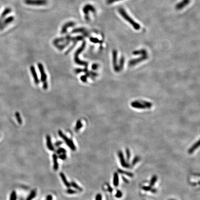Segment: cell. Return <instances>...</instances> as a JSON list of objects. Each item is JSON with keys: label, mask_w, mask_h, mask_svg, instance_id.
<instances>
[{"label": "cell", "mask_w": 200, "mask_h": 200, "mask_svg": "<svg viewBox=\"0 0 200 200\" xmlns=\"http://www.w3.org/2000/svg\"><path fill=\"white\" fill-rule=\"evenodd\" d=\"M118 12L121 16L128 22L135 29L138 30L140 28V25L138 23L136 22L134 20L132 19V18L130 16L124 9L123 8H120L118 9Z\"/></svg>", "instance_id": "1"}, {"label": "cell", "mask_w": 200, "mask_h": 200, "mask_svg": "<svg viewBox=\"0 0 200 200\" xmlns=\"http://www.w3.org/2000/svg\"><path fill=\"white\" fill-rule=\"evenodd\" d=\"M118 172L122 174H124V175H127V176L131 178H132L133 177V174L131 173V172H125L123 170H121V169H118Z\"/></svg>", "instance_id": "19"}, {"label": "cell", "mask_w": 200, "mask_h": 200, "mask_svg": "<svg viewBox=\"0 0 200 200\" xmlns=\"http://www.w3.org/2000/svg\"><path fill=\"white\" fill-rule=\"evenodd\" d=\"M14 20V17H12V16L9 17L8 18L6 19V20H4V21L3 22V24L2 25V26L3 27V25H6L7 24H9V23L12 22Z\"/></svg>", "instance_id": "20"}, {"label": "cell", "mask_w": 200, "mask_h": 200, "mask_svg": "<svg viewBox=\"0 0 200 200\" xmlns=\"http://www.w3.org/2000/svg\"><path fill=\"white\" fill-rule=\"evenodd\" d=\"M60 177L61 178L63 183L65 184V185L67 187H68V188L70 187H71V184L68 182V181H67L66 178L65 176V174L61 172V173H60Z\"/></svg>", "instance_id": "15"}, {"label": "cell", "mask_w": 200, "mask_h": 200, "mask_svg": "<svg viewBox=\"0 0 200 200\" xmlns=\"http://www.w3.org/2000/svg\"><path fill=\"white\" fill-rule=\"evenodd\" d=\"M52 200V196L51 195H48L46 197V200Z\"/></svg>", "instance_id": "39"}, {"label": "cell", "mask_w": 200, "mask_h": 200, "mask_svg": "<svg viewBox=\"0 0 200 200\" xmlns=\"http://www.w3.org/2000/svg\"><path fill=\"white\" fill-rule=\"evenodd\" d=\"M85 30L84 28H76V29H74V30H73V31H72V33H79V32H82V33H83V32H85Z\"/></svg>", "instance_id": "29"}, {"label": "cell", "mask_w": 200, "mask_h": 200, "mask_svg": "<svg viewBox=\"0 0 200 200\" xmlns=\"http://www.w3.org/2000/svg\"><path fill=\"white\" fill-rule=\"evenodd\" d=\"M200 147V140H198L197 142L193 144L191 147L188 150V153L189 154H191L194 151Z\"/></svg>", "instance_id": "11"}, {"label": "cell", "mask_w": 200, "mask_h": 200, "mask_svg": "<svg viewBox=\"0 0 200 200\" xmlns=\"http://www.w3.org/2000/svg\"><path fill=\"white\" fill-rule=\"evenodd\" d=\"M66 192L69 194H76L77 193V191L75 190L69 189L66 191Z\"/></svg>", "instance_id": "30"}, {"label": "cell", "mask_w": 200, "mask_h": 200, "mask_svg": "<svg viewBox=\"0 0 200 200\" xmlns=\"http://www.w3.org/2000/svg\"><path fill=\"white\" fill-rule=\"evenodd\" d=\"M17 200V195L15 191H13L11 193L10 196V200Z\"/></svg>", "instance_id": "24"}, {"label": "cell", "mask_w": 200, "mask_h": 200, "mask_svg": "<svg viewBox=\"0 0 200 200\" xmlns=\"http://www.w3.org/2000/svg\"><path fill=\"white\" fill-rule=\"evenodd\" d=\"M123 180L124 182H125V183H128V180L126 178H125L123 177Z\"/></svg>", "instance_id": "40"}, {"label": "cell", "mask_w": 200, "mask_h": 200, "mask_svg": "<svg viewBox=\"0 0 200 200\" xmlns=\"http://www.w3.org/2000/svg\"><path fill=\"white\" fill-rule=\"evenodd\" d=\"M90 40L91 42H93L94 43H98L99 42V40L97 39H96V38H90Z\"/></svg>", "instance_id": "35"}, {"label": "cell", "mask_w": 200, "mask_h": 200, "mask_svg": "<svg viewBox=\"0 0 200 200\" xmlns=\"http://www.w3.org/2000/svg\"><path fill=\"white\" fill-rule=\"evenodd\" d=\"M82 124L81 121L80 120H78V121H77V123H76V126L75 127V131L76 132H77L82 128Z\"/></svg>", "instance_id": "22"}, {"label": "cell", "mask_w": 200, "mask_h": 200, "mask_svg": "<svg viewBox=\"0 0 200 200\" xmlns=\"http://www.w3.org/2000/svg\"><path fill=\"white\" fill-rule=\"evenodd\" d=\"M37 194V192L36 189H34L32 190L31 192V193L28 195V197L25 200H32L35 197Z\"/></svg>", "instance_id": "16"}, {"label": "cell", "mask_w": 200, "mask_h": 200, "mask_svg": "<svg viewBox=\"0 0 200 200\" xmlns=\"http://www.w3.org/2000/svg\"><path fill=\"white\" fill-rule=\"evenodd\" d=\"M142 189H143L144 190H145L146 191H151L153 192V193H155L156 192V190L154 189H152V187H151V186H144L142 187Z\"/></svg>", "instance_id": "18"}, {"label": "cell", "mask_w": 200, "mask_h": 200, "mask_svg": "<svg viewBox=\"0 0 200 200\" xmlns=\"http://www.w3.org/2000/svg\"><path fill=\"white\" fill-rule=\"evenodd\" d=\"M85 45H86V43L85 42L82 43L81 46L76 51V53L75 54V59H75V62H76V64H79V65H84L85 66H87V64L86 63L81 61L80 60H79V58H78L79 54L81 53L82 51L84 50L85 47Z\"/></svg>", "instance_id": "4"}, {"label": "cell", "mask_w": 200, "mask_h": 200, "mask_svg": "<svg viewBox=\"0 0 200 200\" xmlns=\"http://www.w3.org/2000/svg\"><path fill=\"white\" fill-rule=\"evenodd\" d=\"M190 2V0H182L176 5V9L178 10H180L184 9L188 6Z\"/></svg>", "instance_id": "8"}, {"label": "cell", "mask_w": 200, "mask_h": 200, "mask_svg": "<svg viewBox=\"0 0 200 200\" xmlns=\"http://www.w3.org/2000/svg\"><path fill=\"white\" fill-rule=\"evenodd\" d=\"M107 189H108V190L110 192H111L113 191V189L110 187V185H109L108 184H107Z\"/></svg>", "instance_id": "38"}, {"label": "cell", "mask_w": 200, "mask_h": 200, "mask_svg": "<svg viewBox=\"0 0 200 200\" xmlns=\"http://www.w3.org/2000/svg\"><path fill=\"white\" fill-rule=\"evenodd\" d=\"M11 11V9L10 8H7V9H5V10L2 13L1 17L2 18H4V17H5L6 15L7 14H9V13H10Z\"/></svg>", "instance_id": "23"}, {"label": "cell", "mask_w": 200, "mask_h": 200, "mask_svg": "<svg viewBox=\"0 0 200 200\" xmlns=\"http://www.w3.org/2000/svg\"><path fill=\"white\" fill-rule=\"evenodd\" d=\"M83 12L85 14V17L86 20H89V14L90 12L95 13L96 12V9L94 6L90 5V4H87L82 9Z\"/></svg>", "instance_id": "6"}, {"label": "cell", "mask_w": 200, "mask_h": 200, "mask_svg": "<svg viewBox=\"0 0 200 200\" xmlns=\"http://www.w3.org/2000/svg\"><path fill=\"white\" fill-rule=\"evenodd\" d=\"M81 80H82V81L83 82H86V81H87V78H86V77L84 76H82V77H81Z\"/></svg>", "instance_id": "37"}, {"label": "cell", "mask_w": 200, "mask_h": 200, "mask_svg": "<svg viewBox=\"0 0 200 200\" xmlns=\"http://www.w3.org/2000/svg\"><path fill=\"white\" fill-rule=\"evenodd\" d=\"M122 195H123V194H122V192L118 190H117V192H116L115 196H116V198H121V197L122 196Z\"/></svg>", "instance_id": "31"}, {"label": "cell", "mask_w": 200, "mask_h": 200, "mask_svg": "<svg viewBox=\"0 0 200 200\" xmlns=\"http://www.w3.org/2000/svg\"><path fill=\"white\" fill-rule=\"evenodd\" d=\"M66 150L64 149V148H62V147L59 148L56 151V153L58 154H63V153H66Z\"/></svg>", "instance_id": "27"}, {"label": "cell", "mask_w": 200, "mask_h": 200, "mask_svg": "<svg viewBox=\"0 0 200 200\" xmlns=\"http://www.w3.org/2000/svg\"><path fill=\"white\" fill-rule=\"evenodd\" d=\"M140 160V157L138 156H136L135 158H134V159H133L132 162V165H135L136 163L138 162Z\"/></svg>", "instance_id": "26"}, {"label": "cell", "mask_w": 200, "mask_h": 200, "mask_svg": "<svg viewBox=\"0 0 200 200\" xmlns=\"http://www.w3.org/2000/svg\"><path fill=\"white\" fill-rule=\"evenodd\" d=\"M58 133H59V135L65 140L66 144H67V145L71 148V149L72 151H75L76 150V147L74 144L73 141L71 139L68 138V137L65 135L61 130H59Z\"/></svg>", "instance_id": "5"}, {"label": "cell", "mask_w": 200, "mask_h": 200, "mask_svg": "<svg viewBox=\"0 0 200 200\" xmlns=\"http://www.w3.org/2000/svg\"><path fill=\"white\" fill-rule=\"evenodd\" d=\"M157 180H158L157 176L156 175H154L150 180V186H151V187H153L154 186L155 183H156V182L157 181Z\"/></svg>", "instance_id": "17"}, {"label": "cell", "mask_w": 200, "mask_h": 200, "mask_svg": "<svg viewBox=\"0 0 200 200\" xmlns=\"http://www.w3.org/2000/svg\"><path fill=\"white\" fill-rule=\"evenodd\" d=\"M75 25V23L73 21H69L68 22L66 23L64 25L62 26L61 29V33L62 34H64L67 31L68 28L73 26Z\"/></svg>", "instance_id": "9"}, {"label": "cell", "mask_w": 200, "mask_h": 200, "mask_svg": "<svg viewBox=\"0 0 200 200\" xmlns=\"http://www.w3.org/2000/svg\"><path fill=\"white\" fill-rule=\"evenodd\" d=\"M126 154L127 156V161H129L131 158V152L128 148H127L126 149Z\"/></svg>", "instance_id": "28"}, {"label": "cell", "mask_w": 200, "mask_h": 200, "mask_svg": "<svg viewBox=\"0 0 200 200\" xmlns=\"http://www.w3.org/2000/svg\"><path fill=\"white\" fill-rule=\"evenodd\" d=\"M26 5L31 6H44L48 3L47 0H24Z\"/></svg>", "instance_id": "3"}, {"label": "cell", "mask_w": 200, "mask_h": 200, "mask_svg": "<svg viewBox=\"0 0 200 200\" xmlns=\"http://www.w3.org/2000/svg\"><path fill=\"white\" fill-rule=\"evenodd\" d=\"M118 155L119 158H120V163L121 164V166L125 168H130V165L127 162V161H126V159L124 157V154H123L122 152L121 151H119L118 152Z\"/></svg>", "instance_id": "7"}, {"label": "cell", "mask_w": 200, "mask_h": 200, "mask_svg": "<svg viewBox=\"0 0 200 200\" xmlns=\"http://www.w3.org/2000/svg\"><path fill=\"white\" fill-rule=\"evenodd\" d=\"M30 70H31V73L33 76V78L34 79V82L35 83V84H38L40 82V81H39V80L37 73H36V71L35 69L34 68V66H31V67H30Z\"/></svg>", "instance_id": "10"}, {"label": "cell", "mask_w": 200, "mask_h": 200, "mask_svg": "<svg viewBox=\"0 0 200 200\" xmlns=\"http://www.w3.org/2000/svg\"><path fill=\"white\" fill-rule=\"evenodd\" d=\"M96 200H102V196L101 194H98L96 195Z\"/></svg>", "instance_id": "34"}, {"label": "cell", "mask_w": 200, "mask_h": 200, "mask_svg": "<svg viewBox=\"0 0 200 200\" xmlns=\"http://www.w3.org/2000/svg\"><path fill=\"white\" fill-rule=\"evenodd\" d=\"M62 143H63V142H62V141H57L55 143V146L56 147H59L61 145H62Z\"/></svg>", "instance_id": "36"}, {"label": "cell", "mask_w": 200, "mask_h": 200, "mask_svg": "<svg viewBox=\"0 0 200 200\" xmlns=\"http://www.w3.org/2000/svg\"><path fill=\"white\" fill-rule=\"evenodd\" d=\"M67 158V156L66 155L65 153H63V154H60L59 156V158L60 159H61V160H64Z\"/></svg>", "instance_id": "32"}, {"label": "cell", "mask_w": 200, "mask_h": 200, "mask_svg": "<svg viewBox=\"0 0 200 200\" xmlns=\"http://www.w3.org/2000/svg\"><path fill=\"white\" fill-rule=\"evenodd\" d=\"M46 144L48 149L50 150L51 151H53L54 150V148L51 143V137L49 135L46 136Z\"/></svg>", "instance_id": "12"}, {"label": "cell", "mask_w": 200, "mask_h": 200, "mask_svg": "<svg viewBox=\"0 0 200 200\" xmlns=\"http://www.w3.org/2000/svg\"><path fill=\"white\" fill-rule=\"evenodd\" d=\"M71 186H72L75 189H77L78 190H79L80 191H82V188H81L80 186H78L75 182H74L73 181H72L71 182Z\"/></svg>", "instance_id": "21"}, {"label": "cell", "mask_w": 200, "mask_h": 200, "mask_svg": "<svg viewBox=\"0 0 200 200\" xmlns=\"http://www.w3.org/2000/svg\"><path fill=\"white\" fill-rule=\"evenodd\" d=\"M53 160V169L55 170H57L59 169V164L58 162V157L56 154H54L52 156Z\"/></svg>", "instance_id": "14"}, {"label": "cell", "mask_w": 200, "mask_h": 200, "mask_svg": "<svg viewBox=\"0 0 200 200\" xmlns=\"http://www.w3.org/2000/svg\"><path fill=\"white\" fill-rule=\"evenodd\" d=\"M175 200V199H170V200Z\"/></svg>", "instance_id": "41"}, {"label": "cell", "mask_w": 200, "mask_h": 200, "mask_svg": "<svg viewBox=\"0 0 200 200\" xmlns=\"http://www.w3.org/2000/svg\"><path fill=\"white\" fill-rule=\"evenodd\" d=\"M119 184V177L118 173L115 172L113 177V184L114 186L117 187Z\"/></svg>", "instance_id": "13"}, {"label": "cell", "mask_w": 200, "mask_h": 200, "mask_svg": "<svg viewBox=\"0 0 200 200\" xmlns=\"http://www.w3.org/2000/svg\"><path fill=\"white\" fill-rule=\"evenodd\" d=\"M121 1V0H107V4H112V3H116V2H118V1Z\"/></svg>", "instance_id": "33"}, {"label": "cell", "mask_w": 200, "mask_h": 200, "mask_svg": "<svg viewBox=\"0 0 200 200\" xmlns=\"http://www.w3.org/2000/svg\"><path fill=\"white\" fill-rule=\"evenodd\" d=\"M38 68H39L40 73V75H41V81L43 83V88L45 90H46L48 88L47 83L46 82L47 76H46L45 71H44L43 65L39 63L38 64Z\"/></svg>", "instance_id": "2"}, {"label": "cell", "mask_w": 200, "mask_h": 200, "mask_svg": "<svg viewBox=\"0 0 200 200\" xmlns=\"http://www.w3.org/2000/svg\"><path fill=\"white\" fill-rule=\"evenodd\" d=\"M15 116L16 117V119H17V121L18 122V123L19 124H21L22 123V120L20 117V113L18 112H16L15 113Z\"/></svg>", "instance_id": "25"}]
</instances>
